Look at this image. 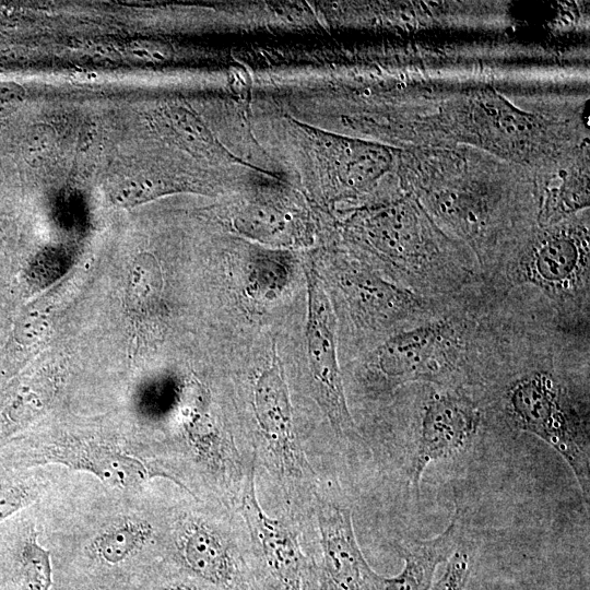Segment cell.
<instances>
[{
	"label": "cell",
	"mask_w": 590,
	"mask_h": 590,
	"mask_svg": "<svg viewBox=\"0 0 590 590\" xmlns=\"http://www.w3.org/2000/svg\"><path fill=\"white\" fill-rule=\"evenodd\" d=\"M589 334L563 328L543 309H524L484 386L487 415L552 447L590 497Z\"/></svg>",
	"instance_id": "cell-1"
},
{
	"label": "cell",
	"mask_w": 590,
	"mask_h": 590,
	"mask_svg": "<svg viewBox=\"0 0 590 590\" xmlns=\"http://www.w3.org/2000/svg\"><path fill=\"white\" fill-rule=\"evenodd\" d=\"M514 319L508 298L477 286L436 314L381 338L356 375L361 392L385 400L418 384L482 387Z\"/></svg>",
	"instance_id": "cell-2"
},
{
	"label": "cell",
	"mask_w": 590,
	"mask_h": 590,
	"mask_svg": "<svg viewBox=\"0 0 590 590\" xmlns=\"http://www.w3.org/2000/svg\"><path fill=\"white\" fill-rule=\"evenodd\" d=\"M366 264L428 297H451L483 284L479 262L411 197L358 211L349 225Z\"/></svg>",
	"instance_id": "cell-3"
},
{
	"label": "cell",
	"mask_w": 590,
	"mask_h": 590,
	"mask_svg": "<svg viewBox=\"0 0 590 590\" xmlns=\"http://www.w3.org/2000/svg\"><path fill=\"white\" fill-rule=\"evenodd\" d=\"M483 288L503 299L516 290L541 298L567 330L589 333V213L523 229L482 271Z\"/></svg>",
	"instance_id": "cell-4"
},
{
	"label": "cell",
	"mask_w": 590,
	"mask_h": 590,
	"mask_svg": "<svg viewBox=\"0 0 590 590\" xmlns=\"http://www.w3.org/2000/svg\"><path fill=\"white\" fill-rule=\"evenodd\" d=\"M256 438L251 452L275 485L284 515L303 530L312 520L314 496L320 481L297 435L282 359L275 343L270 364L256 377L251 392Z\"/></svg>",
	"instance_id": "cell-5"
},
{
	"label": "cell",
	"mask_w": 590,
	"mask_h": 590,
	"mask_svg": "<svg viewBox=\"0 0 590 590\" xmlns=\"http://www.w3.org/2000/svg\"><path fill=\"white\" fill-rule=\"evenodd\" d=\"M167 563L223 590H258L247 528L238 511L179 512L167 544Z\"/></svg>",
	"instance_id": "cell-6"
},
{
	"label": "cell",
	"mask_w": 590,
	"mask_h": 590,
	"mask_svg": "<svg viewBox=\"0 0 590 590\" xmlns=\"http://www.w3.org/2000/svg\"><path fill=\"white\" fill-rule=\"evenodd\" d=\"M416 386V441L408 475L418 494L427 467L469 449L487 415L475 389Z\"/></svg>",
	"instance_id": "cell-7"
},
{
	"label": "cell",
	"mask_w": 590,
	"mask_h": 590,
	"mask_svg": "<svg viewBox=\"0 0 590 590\" xmlns=\"http://www.w3.org/2000/svg\"><path fill=\"white\" fill-rule=\"evenodd\" d=\"M238 512L248 531L258 590H318L317 563L305 548L304 530L285 516L271 517L261 507L253 475Z\"/></svg>",
	"instance_id": "cell-8"
},
{
	"label": "cell",
	"mask_w": 590,
	"mask_h": 590,
	"mask_svg": "<svg viewBox=\"0 0 590 590\" xmlns=\"http://www.w3.org/2000/svg\"><path fill=\"white\" fill-rule=\"evenodd\" d=\"M306 350L312 400L334 434L347 441L362 437L347 403L338 355V322L324 282L314 264L306 269Z\"/></svg>",
	"instance_id": "cell-9"
},
{
	"label": "cell",
	"mask_w": 590,
	"mask_h": 590,
	"mask_svg": "<svg viewBox=\"0 0 590 590\" xmlns=\"http://www.w3.org/2000/svg\"><path fill=\"white\" fill-rule=\"evenodd\" d=\"M335 282L351 322L357 331L376 339L429 317L456 296L428 297L400 286L363 261L342 260Z\"/></svg>",
	"instance_id": "cell-10"
},
{
	"label": "cell",
	"mask_w": 590,
	"mask_h": 590,
	"mask_svg": "<svg viewBox=\"0 0 590 590\" xmlns=\"http://www.w3.org/2000/svg\"><path fill=\"white\" fill-rule=\"evenodd\" d=\"M318 590H384L385 577L366 560L356 539L352 509L329 483L319 481L312 505Z\"/></svg>",
	"instance_id": "cell-11"
},
{
	"label": "cell",
	"mask_w": 590,
	"mask_h": 590,
	"mask_svg": "<svg viewBox=\"0 0 590 590\" xmlns=\"http://www.w3.org/2000/svg\"><path fill=\"white\" fill-rule=\"evenodd\" d=\"M38 455V463H56L86 472L108 486L122 491L140 488L155 476L173 480L168 473L151 468L135 456L96 441L56 444Z\"/></svg>",
	"instance_id": "cell-12"
},
{
	"label": "cell",
	"mask_w": 590,
	"mask_h": 590,
	"mask_svg": "<svg viewBox=\"0 0 590 590\" xmlns=\"http://www.w3.org/2000/svg\"><path fill=\"white\" fill-rule=\"evenodd\" d=\"M462 535L463 522L456 514L445 530L434 538L394 542L404 567L397 576L385 577L384 590H429L437 566L447 562L461 544Z\"/></svg>",
	"instance_id": "cell-13"
},
{
	"label": "cell",
	"mask_w": 590,
	"mask_h": 590,
	"mask_svg": "<svg viewBox=\"0 0 590 590\" xmlns=\"http://www.w3.org/2000/svg\"><path fill=\"white\" fill-rule=\"evenodd\" d=\"M241 234L278 247L305 245L309 240L304 212L282 198H257L244 205L234 219Z\"/></svg>",
	"instance_id": "cell-14"
},
{
	"label": "cell",
	"mask_w": 590,
	"mask_h": 590,
	"mask_svg": "<svg viewBox=\"0 0 590 590\" xmlns=\"http://www.w3.org/2000/svg\"><path fill=\"white\" fill-rule=\"evenodd\" d=\"M155 535L154 527L141 518H122L102 530L91 542L87 556L98 569L121 570L139 556Z\"/></svg>",
	"instance_id": "cell-15"
},
{
	"label": "cell",
	"mask_w": 590,
	"mask_h": 590,
	"mask_svg": "<svg viewBox=\"0 0 590 590\" xmlns=\"http://www.w3.org/2000/svg\"><path fill=\"white\" fill-rule=\"evenodd\" d=\"M54 581L50 552L30 529L0 560V590H52Z\"/></svg>",
	"instance_id": "cell-16"
},
{
	"label": "cell",
	"mask_w": 590,
	"mask_h": 590,
	"mask_svg": "<svg viewBox=\"0 0 590 590\" xmlns=\"http://www.w3.org/2000/svg\"><path fill=\"white\" fill-rule=\"evenodd\" d=\"M288 267L280 256L259 255L249 267V285L258 297H276L288 282Z\"/></svg>",
	"instance_id": "cell-17"
},
{
	"label": "cell",
	"mask_w": 590,
	"mask_h": 590,
	"mask_svg": "<svg viewBox=\"0 0 590 590\" xmlns=\"http://www.w3.org/2000/svg\"><path fill=\"white\" fill-rule=\"evenodd\" d=\"M133 590H223L196 578L176 566H164L144 571L138 587Z\"/></svg>",
	"instance_id": "cell-18"
},
{
	"label": "cell",
	"mask_w": 590,
	"mask_h": 590,
	"mask_svg": "<svg viewBox=\"0 0 590 590\" xmlns=\"http://www.w3.org/2000/svg\"><path fill=\"white\" fill-rule=\"evenodd\" d=\"M39 488L30 481L0 482V524L33 504Z\"/></svg>",
	"instance_id": "cell-19"
},
{
	"label": "cell",
	"mask_w": 590,
	"mask_h": 590,
	"mask_svg": "<svg viewBox=\"0 0 590 590\" xmlns=\"http://www.w3.org/2000/svg\"><path fill=\"white\" fill-rule=\"evenodd\" d=\"M446 563L445 570L429 590H464L474 563L472 551L460 544Z\"/></svg>",
	"instance_id": "cell-20"
},
{
	"label": "cell",
	"mask_w": 590,
	"mask_h": 590,
	"mask_svg": "<svg viewBox=\"0 0 590 590\" xmlns=\"http://www.w3.org/2000/svg\"><path fill=\"white\" fill-rule=\"evenodd\" d=\"M57 587L54 583L52 590H133L120 576H94L87 579H82L78 582H70L67 587Z\"/></svg>",
	"instance_id": "cell-21"
}]
</instances>
